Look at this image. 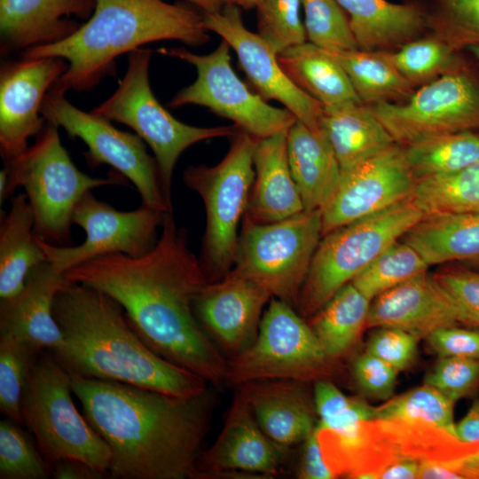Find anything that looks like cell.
I'll return each mask as SVG.
<instances>
[{
    "label": "cell",
    "mask_w": 479,
    "mask_h": 479,
    "mask_svg": "<svg viewBox=\"0 0 479 479\" xmlns=\"http://www.w3.org/2000/svg\"><path fill=\"white\" fill-rule=\"evenodd\" d=\"M67 281L96 288L121 304L141 340L155 353L215 386L227 362L198 321L194 301L208 283L173 209L165 213L154 247L139 257L109 253L75 265Z\"/></svg>",
    "instance_id": "cell-1"
},
{
    "label": "cell",
    "mask_w": 479,
    "mask_h": 479,
    "mask_svg": "<svg viewBox=\"0 0 479 479\" xmlns=\"http://www.w3.org/2000/svg\"><path fill=\"white\" fill-rule=\"evenodd\" d=\"M71 375L84 417L112 452L114 479H200L198 459L213 396L188 397Z\"/></svg>",
    "instance_id": "cell-2"
},
{
    "label": "cell",
    "mask_w": 479,
    "mask_h": 479,
    "mask_svg": "<svg viewBox=\"0 0 479 479\" xmlns=\"http://www.w3.org/2000/svg\"><path fill=\"white\" fill-rule=\"evenodd\" d=\"M53 316L63 342L46 351L72 375L183 397L208 389L204 379L151 349L121 304L96 288L69 282L55 297Z\"/></svg>",
    "instance_id": "cell-3"
},
{
    "label": "cell",
    "mask_w": 479,
    "mask_h": 479,
    "mask_svg": "<svg viewBox=\"0 0 479 479\" xmlns=\"http://www.w3.org/2000/svg\"><path fill=\"white\" fill-rule=\"evenodd\" d=\"M195 5L165 0H94L88 20L65 39L23 51L24 58L59 57L67 69L57 81L66 91H88L116 72L115 59L140 46L178 41L189 46L210 36ZM200 10V9H199Z\"/></svg>",
    "instance_id": "cell-4"
},
{
    "label": "cell",
    "mask_w": 479,
    "mask_h": 479,
    "mask_svg": "<svg viewBox=\"0 0 479 479\" xmlns=\"http://www.w3.org/2000/svg\"><path fill=\"white\" fill-rule=\"evenodd\" d=\"M322 447L336 477L479 479V442L420 421L365 420L354 436Z\"/></svg>",
    "instance_id": "cell-5"
},
{
    "label": "cell",
    "mask_w": 479,
    "mask_h": 479,
    "mask_svg": "<svg viewBox=\"0 0 479 479\" xmlns=\"http://www.w3.org/2000/svg\"><path fill=\"white\" fill-rule=\"evenodd\" d=\"M35 137L23 153L4 162L7 183L0 201L23 187L34 213L35 237L51 245L71 246L73 213L82 196L93 188L124 181L80 171L62 145L55 124L46 122Z\"/></svg>",
    "instance_id": "cell-6"
},
{
    "label": "cell",
    "mask_w": 479,
    "mask_h": 479,
    "mask_svg": "<svg viewBox=\"0 0 479 479\" xmlns=\"http://www.w3.org/2000/svg\"><path fill=\"white\" fill-rule=\"evenodd\" d=\"M71 375L46 350L30 361L21 397L23 423L51 469L75 459L109 475L112 452L104 439L76 409Z\"/></svg>",
    "instance_id": "cell-7"
},
{
    "label": "cell",
    "mask_w": 479,
    "mask_h": 479,
    "mask_svg": "<svg viewBox=\"0 0 479 479\" xmlns=\"http://www.w3.org/2000/svg\"><path fill=\"white\" fill-rule=\"evenodd\" d=\"M229 138V150L219 163L189 166L183 177L205 207L206 228L199 261L208 283L222 279L233 266L238 228L255 178L257 138L240 129Z\"/></svg>",
    "instance_id": "cell-8"
},
{
    "label": "cell",
    "mask_w": 479,
    "mask_h": 479,
    "mask_svg": "<svg viewBox=\"0 0 479 479\" xmlns=\"http://www.w3.org/2000/svg\"><path fill=\"white\" fill-rule=\"evenodd\" d=\"M423 216L408 197L323 235L300 292L298 312L313 316Z\"/></svg>",
    "instance_id": "cell-9"
},
{
    "label": "cell",
    "mask_w": 479,
    "mask_h": 479,
    "mask_svg": "<svg viewBox=\"0 0 479 479\" xmlns=\"http://www.w3.org/2000/svg\"><path fill=\"white\" fill-rule=\"evenodd\" d=\"M152 50L129 53L128 67L115 91L91 112L131 128L152 149L167 200L171 202L173 172L180 155L200 141L230 137L239 128L196 127L176 119L156 98L149 82Z\"/></svg>",
    "instance_id": "cell-10"
},
{
    "label": "cell",
    "mask_w": 479,
    "mask_h": 479,
    "mask_svg": "<svg viewBox=\"0 0 479 479\" xmlns=\"http://www.w3.org/2000/svg\"><path fill=\"white\" fill-rule=\"evenodd\" d=\"M321 238L320 209L304 210L269 224L243 217L231 271L296 308Z\"/></svg>",
    "instance_id": "cell-11"
},
{
    "label": "cell",
    "mask_w": 479,
    "mask_h": 479,
    "mask_svg": "<svg viewBox=\"0 0 479 479\" xmlns=\"http://www.w3.org/2000/svg\"><path fill=\"white\" fill-rule=\"evenodd\" d=\"M272 297L255 340L227 362L225 382L240 386L262 381L326 380L333 361L303 317Z\"/></svg>",
    "instance_id": "cell-12"
},
{
    "label": "cell",
    "mask_w": 479,
    "mask_h": 479,
    "mask_svg": "<svg viewBox=\"0 0 479 479\" xmlns=\"http://www.w3.org/2000/svg\"><path fill=\"white\" fill-rule=\"evenodd\" d=\"M231 47L222 40L208 54H195L184 47L160 48L157 52L185 61L196 69L192 83L177 91L169 106L196 105L228 119L256 138L287 131L297 121L287 108L275 107L253 92L231 65Z\"/></svg>",
    "instance_id": "cell-13"
},
{
    "label": "cell",
    "mask_w": 479,
    "mask_h": 479,
    "mask_svg": "<svg viewBox=\"0 0 479 479\" xmlns=\"http://www.w3.org/2000/svg\"><path fill=\"white\" fill-rule=\"evenodd\" d=\"M66 92L57 82L48 90L41 106L45 121L85 143L84 156L91 168L107 164L129 179L143 205L163 212L173 209L163 192L156 160L147 153L144 141L91 111L77 108L65 98Z\"/></svg>",
    "instance_id": "cell-14"
},
{
    "label": "cell",
    "mask_w": 479,
    "mask_h": 479,
    "mask_svg": "<svg viewBox=\"0 0 479 479\" xmlns=\"http://www.w3.org/2000/svg\"><path fill=\"white\" fill-rule=\"evenodd\" d=\"M370 108L395 142L406 146L479 128V85L451 71L423 85L404 103L381 102Z\"/></svg>",
    "instance_id": "cell-15"
},
{
    "label": "cell",
    "mask_w": 479,
    "mask_h": 479,
    "mask_svg": "<svg viewBox=\"0 0 479 479\" xmlns=\"http://www.w3.org/2000/svg\"><path fill=\"white\" fill-rule=\"evenodd\" d=\"M166 212L143 204L135 210H117L98 200L90 191L82 196L73 213V224L82 228L86 234L82 244L55 246L35 238L46 260L64 273L75 265L105 254L139 257L149 253L158 241L157 231L162 226Z\"/></svg>",
    "instance_id": "cell-16"
},
{
    "label": "cell",
    "mask_w": 479,
    "mask_h": 479,
    "mask_svg": "<svg viewBox=\"0 0 479 479\" xmlns=\"http://www.w3.org/2000/svg\"><path fill=\"white\" fill-rule=\"evenodd\" d=\"M202 13L207 29L227 42L236 53L241 70L256 93L265 100L280 102L298 121L319 131L323 106L287 77L274 49L244 25L240 7L226 5Z\"/></svg>",
    "instance_id": "cell-17"
},
{
    "label": "cell",
    "mask_w": 479,
    "mask_h": 479,
    "mask_svg": "<svg viewBox=\"0 0 479 479\" xmlns=\"http://www.w3.org/2000/svg\"><path fill=\"white\" fill-rule=\"evenodd\" d=\"M415 181L404 147L397 143L342 170L334 192L321 209L322 236L407 199Z\"/></svg>",
    "instance_id": "cell-18"
},
{
    "label": "cell",
    "mask_w": 479,
    "mask_h": 479,
    "mask_svg": "<svg viewBox=\"0 0 479 479\" xmlns=\"http://www.w3.org/2000/svg\"><path fill=\"white\" fill-rule=\"evenodd\" d=\"M59 57L5 61L0 68V154L7 162L27 148L46 121L41 106L48 90L67 69Z\"/></svg>",
    "instance_id": "cell-19"
},
{
    "label": "cell",
    "mask_w": 479,
    "mask_h": 479,
    "mask_svg": "<svg viewBox=\"0 0 479 479\" xmlns=\"http://www.w3.org/2000/svg\"><path fill=\"white\" fill-rule=\"evenodd\" d=\"M271 295L251 280L230 271L207 283L194 301V312L206 333L233 357L256 337Z\"/></svg>",
    "instance_id": "cell-20"
},
{
    "label": "cell",
    "mask_w": 479,
    "mask_h": 479,
    "mask_svg": "<svg viewBox=\"0 0 479 479\" xmlns=\"http://www.w3.org/2000/svg\"><path fill=\"white\" fill-rule=\"evenodd\" d=\"M238 388L220 434L200 453L197 466L200 479L238 472L274 475L280 467L286 449L263 432L244 389Z\"/></svg>",
    "instance_id": "cell-21"
},
{
    "label": "cell",
    "mask_w": 479,
    "mask_h": 479,
    "mask_svg": "<svg viewBox=\"0 0 479 479\" xmlns=\"http://www.w3.org/2000/svg\"><path fill=\"white\" fill-rule=\"evenodd\" d=\"M370 304L366 326L394 327L417 338L459 323L446 291L427 271L380 294Z\"/></svg>",
    "instance_id": "cell-22"
},
{
    "label": "cell",
    "mask_w": 479,
    "mask_h": 479,
    "mask_svg": "<svg viewBox=\"0 0 479 479\" xmlns=\"http://www.w3.org/2000/svg\"><path fill=\"white\" fill-rule=\"evenodd\" d=\"M68 283L49 261L35 266L18 294L1 299L0 335L19 340L38 353L58 348L63 334L53 316V303Z\"/></svg>",
    "instance_id": "cell-23"
},
{
    "label": "cell",
    "mask_w": 479,
    "mask_h": 479,
    "mask_svg": "<svg viewBox=\"0 0 479 479\" xmlns=\"http://www.w3.org/2000/svg\"><path fill=\"white\" fill-rule=\"evenodd\" d=\"M94 0H0L1 54L54 43L90 18Z\"/></svg>",
    "instance_id": "cell-24"
},
{
    "label": "cell",
    "mask_w": 479,
    "mask_h": 479,
    "mask_svg": "<svg viewBox=\"0 0 479 479\" xmlns=\"http://www.w3.org/2000/svg\"><path fill=\"white\" fill-rule=\"evenodd\" d=\"M287 131L257 138L255 178L244 216L253 223H274L304 211L289 167Z\"/></svg>",
    "instance_id": "cell-25"
},
{
    "label": "cell",
    "mask_w": 479,
    "mask_h": 479,
    "mask_svg": "<svg viewBox=\"0 0 479 479\" xmlns=\"http://www.w3.org/2000/svg\"><path fill=\"white\" fill-rule=\"evenodd\" d=\"M302 383L274 380L240 385L261 428L285 449L303 442L318 423L314 399Z\"/></svg>",
    "instance_id": "cell-26"
},
{
    "label": "cell",
    "mask_w": 479,
    "mask_h": 479,
    "mask_svg": "<svg viewBox=\"0 0 479 479\" xmlns=\"http://www.w3.org/2000/svg\"><path fill=\"white\" fill-rule=\"evenodd\" d=\"M287 158L304 210H321L342 174L329 142L321 130H312L297 120L287 131Z\"/></svg>",
    "instance_id": "cell-27"
},
{
    "label": "cell",
    "mask_w": 479,
    "mask_h": 479,
    "mask_svg": "<svg viewBox=\"0 0 479 479\" xmlns=\"http://www.w3.org/2000/svg\"><path fill=\"white\" fill-rule=\"evenodd\" d=\"M349 19L358 47L383 51L418 38L426 27L419 8L388 0H335Z\"/></svg>",
    "instance_id": "cell-28"
},
{
    "label": "cell",
    "mask_w": 479,
    "mask_h": 479,
    "mask_svg": "<svg viewBox=\"0 0 479 479\" xmlns=\"http://www.w3.org/2000/svg\"><path fill=\"white\" fill-rule=\"evenodd\" d=\"M319 129L329 142L342 170L396 144L384 125L364 103L323 106Z\"/></svg>",
    "instance_id": "cell-29"
},
{
    "label": "cell",
    "mask_w": 479,
    "mask_h": 479,
    "mask_svg": "<svg viewBox=\"0 0 479 479\" xmlns=\"http://www.w3.org/2000/svg\"><path fill=\"white\" fill-rule=\"evenodd\" d=\"M402 239L429 266L454 261L479 264V214H425Z\"/></svg>",
    "instance_id": "cell-30"
},
{
    "label": "cell",
    "mask_w": 479,
    "mask_h": 479,
    "mask_svg": "<svg viewBox=\"0 0 479 479\" xmlns=\"http://www.w3.org/2000/svg\"><path fill=\"white\" fill-rule=\"evenodd\" d=\"M35 216L26 193L12 198L0 219V299L18 294L29 272L46 261L35 235Z\"/></svg>",
    "instance_id": "cell-31"
},
{
    "label": "cell",
    "mask_w": 479,
    "mask_h": 479,
    "mask_svg": "<svg viewBox=\"0 0 479 479\" xmlns=\"http://www.w3.org/2000/svg\"><path fill=\"white\" fill-rule=\"evenodd\" d=\"M287 77L323 106L363 103L342 65L326 51L306 42L278 54Z\"/></svg>",
    "instance_id": "cell-32"
},
{
    "label": "cell",
    "mask_w": 479,
    "mask_h": 479,
    "mask_svg": "<svg viewBox=\"0 0 479 479\" xmlns=\"http://www.w3.org/2000/svg\"><path fill=\"white\" fill-rule=\"evenodd\" d=\"M371 300L351 282L343 286L309 324L322 349L332 360L349 351L366 326Z\"/></svg>",
    "instance_id": "cell-33"
},
{
    "label": "cell",
    "mask_w": 479,
    "mask_h": 479,
    "mask_svg": "<svg viewBox=\"0 0 479 479\" xmlns=\"http://www.w3.org/2000/svg\"><path fill=\"white\" fill-rule=\"evenodd\" d=\"M327 52L344 68L364 104L393 102L412 95V83L397 69L388 52L360 49Z\"/></svg>",
    "instance_id": "cell-34"
},
{
    "label": "cell",
    "mask_w": 479,
    "mask_h": 479,
    "mask_svg": "<svg viewBox=\"0 0 479 479\" xmlns=\"http://www.w3.org/2000/svg\"><path fill=\"white\" fill-rule=\"evenodd\" d=\"M404 151L416 179L448 175L479 161V134L465 130L434 136Z\"/></svg>",
    "instance_id": "cell-35"
},
{
    "label": "cell",
    "mask_w": 479,
    "mask_h": 479,
    "mask_svg": "<svg viewBox=\"0 0 479 479\" xmlns=\"http://www.w3.org/2000/svg\"><path fill=\"white\" fill-rule=\"evenodd\" d=\"M410 200L425 214H479V161L457 172L416 179Z\"/></svg>",
    "instance_id": "cell-36"
},
{
    "label": "cell",
    "mask_w": 479,
    "mask_h": 479,
    "mask_svg": "<svg viewBox=\"0 0 479 479\" xmlns=\"http://www.w3.org/2000/svg\"><path fill=\"white\" fill-rule=\"evenodd\" d=\"M313 399L319 436L345 439L356 434L362 422L374 419L375 407L365 400L348 397L328 380L314 382Z\"/></svg>",
    "instance_id": "cell-37"
},
{
    "label": "cell",
    "mask_w": 479,
    "mask_h": 479,
    "mask_svg": "<svg viewBox=\"0 0 479 479\" xmlns=\"http://www.w3.org/2000/svg\"><path fill=\"white\" fill-rule=\"evenodd\" d=\"M419 252L403 241H395L350 282L369 300L428 271Z\"/></svg>",
    "instance_id": "cell-38"
},
{
    "label": "cell",
    "mask_w": 479,
    "mask_h": 479,
    "mask_svg": "<svg viewBox=\"0 0 479 479\" xmlns=\"http://www.w3.org/2000/svg\"><path fill=\"white\" fill-rule=\"evenodd\" d=\"M453 407V402L424 383L375 407L374 419L420 421L457 436Z\"/></svg>",
    "instance_id": "cell-39"
},
{
    "label": "cell",
    "mask_w": 479,
    "mask_h": 479,
    "mask_svg": "<svg viewBox=\"0 0 479 479\" xmlns=\"http://www.w3.org/2000/svg\"><path fill=\"white\" fill-rule=\"evenodd\" d=\"M307 42L332 52L359 49L349 19L335 0H301Z\"/></svg>",
    "instance_id": "cell-40"
},
{
    "label": "cell",
    "mask_w": 479,
    "mask_h": 479,
    "mask_svg": "<svg viewBox=\"0 0 479 479\" xmlns=\"http://www.w3.org/2000/svg\"><path fill=\"white\" fill-rule=\"evenodd\" d=\"M10 418L0 421V478L45 479L51 468L25 432Z\"/></svg>",
    "instance_id": "cell-41"
},
{
    "label": "cell",
    "mask_w": 479,
    "mask_h": 479,
    "mask_svg": "<svg viewBox=\"0 0 479 479\" xmlns=\"http://www.w3.org/2000/svg\"><path fill=\"white\" fill-rule=\"evenodd\" d=\"M301 8V0H260L257 4V33L278 54L307 42Z\"/></svg>",
    "instance_id": "cell-42"
},
{
    "label": "cell",
    "mask_w": 479,
    "mask_h": 479,
    "mask_svg": "<svg viewBox=\"0 0 479 479\" xmlns=\"http://www.w3.org/2000/svg\"><path fill=\"white\" fill-rule=\"evenodd\" d=\"M37 354L19 340L0 335V410L17 423H23V388L29 363Z\"/></svg>",
    "instance_id": "cell-43"
},
{
    "label": "cell",
    "mask_w": 479,
    "mask_h": 479,
    "mask_svg": "<svg viewBox=\"0 0 479 479\" xmlns=\"http://www.w3.org/2000/svg\"><path fill=\"white\" fill-rule=\"evenodd\" d=\"M389 56L397 69L411 83L451 72L449 67L453 62L450 47L434 38H416L400 46L397 51L389 53Z\"/></svg>",
    "instance_id": "cell-44"
},
{
    "label": "cell",
    "mask_w": 479,
    "mask_h": 479,
    "mask_svg": "<svg viewBox=\"0 0 479 479\" xmlns=\"http://www.w3.org/2000/svg\"><path fill=\"white\" fill-rule=\"evenodd\" d=\"M424 383L437 389L454 404L472 397L479 389V359L440 357L426 375Z\"/></svg>",
    "instance_id": "cell-45"
},
{
    "label": "cell",
    "mask_w": 479,
    "mask_h": 479,
    "mask_svg": "<svg viewBox=\"0 0 479 479\" xmlns=\"http://www.w3.org/2000/svg\"><path fill=\"white\" fill-rule=\"evenodd\" d=\"M433 276L453 301L459 323L479 328V272L453 267L438 271Z\"/></svg>",
    "instance_id": "cell-46"
},
{
    "label": "cell",
    "mask_w": 479,
    "mask_h": 479,
    "mask_svg": "<svg viewBox=\"0 0 479 479\" xmlns=\"http://www.w3.org/2000/svg\"><path fill=\"white\" fill-rule=\"evenodd\" d=\"M415 335L394 327H380L369 339L366 352L379 357L397 371L409 367L416 357Z\"/></svg>",
    "instance_id": "cell-47"
},
{
    "label": "cell",
    "mask_w": 479,
    "mask_h": 479,
    "mask_svg": "<svg viewBox=\"0 0 479 479\" xmlns=\"http://www.w3.org/2000/svg\"><path fill=\"white\" fill-rule=\"evenodd\" d=\"M352 369L357 384L366 396L379 400L391 398L398 371L366 351L357 357Z\"/></svg>",
    "instance_id": "cell-48"
},
{
    "label": "cell",
    "mask_w": 479,
    "mask_h": 479,
    "mask_svg": "<svg viewBox=\"0 0 479 479\" xmlns=\"http://www.w3.org/2000/svg\"><path fill=\"white\" fill-rule=\"evenodd\" d=\"M426 339L439 357L479 359V330L452 326L434 331Z\"/></svg>",
    "instance_id": "cell-49"
},
{
    "label": "cell",
    "mask_w": 479,
    "mask_h": 479,
    "mask_svg": "<svg viewBox=\"0 0 479 479\" xmlns=\"http://www.w3.org/2000/svg\"><path fill=\"white\" fill-rule=\"evenodd\" d=\"M444 23L468 44L479 43V0H442Z\"/></svg>",
    "instance_id": "cell-50"
},
{
    "label": "cell",
    "mask_w": 479,
    "mask_h": 479,
    "mask_svg": "<svg viewBox=\"0 0 479 479\" xmlns=\"http://www.w3.org/2000/svg\"><path fill=\"white\" fill-rule=\"evenodd\" d=\"M303 443L298 477L302 479L336 478L326 461L316 428Z\"/></svg>",
    "instance_id": "cell-51"
},
{
    "label": "cell",
    "mask_w": 479,
    "mask_h": 479,
    "mask_svg": "<svg viewBox=\"0 0 479 479\" xmlns=\"http://www.w3.org/2000/svg\"><path fill=\"white\" fill-rule=\"evenodd\" d=\"M51 476L56 479H101L105 475L84 462L64 459L54 464Z\"/></svg>",
    "instance_id": "cell-52"
},
{
    "label": "cell",
    "mask_w": 479,
    "mask_h": 479,
    "mask_svg": "<svg viewBox=\"0 0 479 479\" xmlns=\"http://www.w3.org/2000/svg\"><path fill=\"white\" fill-rule=\"evenodd\" d=\"M457 436L465 442H479V398L475 399L467 414L456 423Z\"/></svg>",
    "instance_id": "cell-53"
},
{
    "label": "cell",
    "mask_w": 479,
    "mask_h": 479,
    "mask_svg": "<svg viewBox=\"0 0 479 479\" xmlns=\"http://www.w3.org/2000/svg\"><path fill=\"white\" fill-rule=\"evenodd\" d=\"M185 1L195 5L203 12L216 11V9L207 0H185Z\"/></svg>",
    "instance_id": "cell-54"
},
{
    "label": "cell",
    "mask_w": 479,
    "mask_h": 479,
    "mask_svg": "<svg viewBox=\"0 0 479 479\" xmlns=\"http://www.w3.org/2000/svg\"><path fill=\"white\" fill-rule=\"evenodd\" d=\"M207 1L210 3L216 10H219L220 8L226 5H232V4L238 5V0H207Z\"/></svg>",
    "instance_id": "cell-55"
},
{
    "label": "cell",
    "mask_w": 479,
    "mask_h": 479,
    "mask_svg": "<svg viewBox=\"0 0 479 479\" xmlns=\"http://www.w3.org/2000/svg\"><path fill=\"white\" fill-rule=\"evenodd\" d=\"M260 0H238V6L245 10L255 8Z\"/></svg>",
    "instance_id": "cell-56"
},
{
    "label": "cell",
    "mask_w": 479,
    "mask_h": 479,
    "mask_svg": "<svg viewBox=\"0 0 479 479\" xmlns=\"http://www.w3.org/2000/svg\"><path fill=\"white\" fill-rule=\"evenodd\" d=\"M467 49L471 54L478 60L479 62V43H472L467 45Z\"/></svg>",
    "instance_id": "cell-57"
}]
</instances>
